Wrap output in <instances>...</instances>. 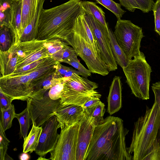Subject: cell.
I'll return each instance as SVG.
<instances>
[{
	"mask_svg": "<svg viewBox=\"0 0 160 160\" xmlns=\"http://www.w3.org/2000/svg\"><path fill=\"white\" fill-rule=\"evenodd\" d=\"M128 132L122 119L108 116L95 127L84 160H132L125 141Z\"/></svg>",
	"mask_w": 160,
	"mask_h": 160,
	"instance_id": "cell-1",
	"label": "cell"
},
{
	"mask_svg": "<svg viewBox=\"0 0 160 160\" xmlns=\"http://www.w3.org/2000/svg\"><path fill=\"white\" fill-rule=\"evenodd\" d=\"M82 0H69L51 8L43 9L38 26V39H59L65 42L75 19L82 9Z\"/></svg>",
	"mask_w": 160,
	"mask_h": 160,
	"instance_id": "cell-2",
	"label": "cell"
},
{
	"mask_svg": "<svg viewBox=\"0 0 160 160\" xmlns=\"http://www.w3.org/2000/svg\"><path fill=\"white\" fill-rule=\"evenodd\" d=\"M160 123L159 104L154 101L151 108L147 106L144 115L134 122L130 146L128 148L132 160H143L157 141Z\"/></svg>",
	"mask_w": 160,
	"mask_h": 160,
	"instance_id": "cell-3",
	"label": "cell"
},
{
	"mask_svg": "<svg viewBox=\"0 0 160 160\" xmlns=\"http://www.w3.org/2000/svg\"><path fill=\"white\" fill-rule=\"evenodd\" d=\"M82 10L83 8L75 19L72 31L66 42L74 49L92 73L106 76L109 73L107 65L101 58L96 56L89 42L82 20Z\"/></svg>",
	"mask_w": 160,
	"mask_h": 160,
	"instance_id": "cell-4",
	"label": "cell"
},
{
	"mask_svg": "<svg viewBox=\"0 0 160 160\" xmlns=\"http://www.w3.org/2000/svg\"><path fill=\"white\" fill-rule=\"evenodd\" d=\"M122 69L132 94L143 100L148 99L152 70L143 53L130 60L128 65Z\"/></svg>",
	"mask_w": 160,
	"mask_h": 160,
	"instance_id": "cell-5",
	"label": "cell"
},
{
	"mask_svg": "<svg viewBox=\"0 0 160 160\" xmlns=\"http://www.w3.org/2000/svg\"><path fill=\"white\" fill-rule=\"evenodd\" d=\"M75 73L71 77L63 78V88L61 97L62 106L73 104L82 106L87 101L101 94L95 90L98 84Z\"/></svg>",
	"mask_w": 160,
	"mask_h": 160,
	"instance_id": "cell-6",
	"label": "cell"
},
{
	"mask_svg": "<svg viewBox=\"0 0 160 160\" xmlns=\"http://www.w3.org/2000/svg\"><path fill=\"white\" fill-rule=\"evenodd\" d=\"M115 39L130 60L140 55L141 42L144 37L142 28L130 20L118 19L113 32Z\"/></svg>",
	"mask_w": 160,
	"mask_h": 160,
	"instance_id": "cell-7",
	"label": "cell"
},
{
	"mask_svg": "<svg viewBox=\"0 0 160 160\" xmlns=\"http://www.w3.org/2000/svg\"><path fill=\"white\" fill-rule=\"evenodd\" d=\"M80 122L61 128L54 149L49 159L76 160V149Z\"/></svg>",
	"mask_w": 160,
	"mask_h": 160,
	"instance_id": "cell-8",
	"label": "cell"
},
{
	"mask_svg": "<svg viewBox=\"0 0 160 160\" xmlns=\"http://www.w3.org/2000/svg\"><path fill=\"white\" fill-rule=\"evenodd\" d=\"M84 16L95 37L101 59L107 65L109 72L115 71L118 68L117 63L112 50L108 31L92 15L84 11Z\"/></svg>",
	"mask_w": 160,
	"mask_h": 160,
	"instance_id": "cell-9",
	"label": "cell"
},
{
	"mask_svg": "<svg viewBox=\"0 0 160 160\" xmlns=\"http://www.w3.org/2000/svg\"><path fill=\"white\" fill-rule=\"evenodd\" d=\"M49 91L45 93L42 98L37 100L29 97L26 100L27 106L32 122L36 126H40L52 116L61 106V98L51 99Z\"/></svg>",
	"mask_w": 160,
	"mask_h": 160,
	"instance_id": "cell-10",
	"label": "cell"
},
{
	"mask_svg": "<svg viewBox=\"0 0 160 160\" xmlns=\"http://www.w3.org/2000/svg\"><path fill=\"white\" fill-rule=\"evenodd\" d=\"M34 88L28 74L0 76V91L14 100L26 101L32 95Z\"/></svg>",
	"mask_w": 160,
	"mask_h": 160,
	"instance_id": "cell-11",
	"label": "cell"
},
{
	"mask_svg": "<svg viewBox=\"0 0 160 160\" xmlns=\"http://www.w3.org/2000/svg\"><path fill=\"white\" fill-rule=\"evenodd\" d=\"M45 41L36 39L20 42L18 46V61L15 70L39 59L49 57L44 44Z\"/></svg>",
	"mask_w": 160,
	"mask_h": 160,
	"instance_id": "cell-12",
	"label": "cell"
},
{
	"mask_svg": "<svg viewBox=\"0 0 160 160\" xmlns=\"http://www.w3.org/2000/svg\"><path fill=\"white\" fill-rule=\"evenodd\" d=\"M58 126V122L55 115L40 126L42 130L35 151L36 153L40 157H43L54 149L59 135L57 132Z\"/></svg>",
	"mask_w": 160,
	"mask_h": 160,
	"instance_id": "cell-13",
	"label": "cell"
},
{
	"mask_svg": "<svg viewBox=\"0 0 160 160\" xmlns=\"http://www.w3.org/2000/svg\"><path fill=\"white\" fill-rule=\"evenodd\" d=\"M96 126L92 119L83 113L80 121L76 149V160H84Z\"/></svg>",
	"mask_w": 160,
	"mask_h": 160,
	"instance_id": "cell-14",
	"label": "cell"
},
{
	"mask_svg": "<svg viewBox=\"0 0 160 160\" xmlns=\"http://www.w3.org/2000/svg\"><path fill=\"white\" fill-rule=\"evenodd\" d=\"M83 113L84 109L81 106L71 104L61 106V105L55 113L58 122V128L79 122Z\"/></svg>",
	"mask_w": 160,
	"mask_h": 160,
	"instance_id": "cell-15",
	"label": "cell"
},
{
	"mask_svg": "<svg viewBox=\"0 0 160 160\" xmlns=\"http://www.w3.org/2000/svg\"><path fill=\"white\" fill-rule=\"evenodd\" d=\"M107 112L111 115L118 111L122 106V83L120 77L115 76L110 87L107 98Z\"/></svg>",
	"mask_w": 160,
	"mask_h": 160,
	"instance_id": "cell-16",
	"label": "cell"
},
{
	"mask_svg": "<svg viewBox=\"0 0 160 160\" xmlns=\"http://www.w3.org/2000/svg\"><path fill=\"white\" fill-rule=\"evenodd\" d=\"M60 62L54 58L48 57L34 69L28 74L34 87L56 72L55 65Z\"/></svg>",
	"mask_w": 160,
	"mask_h": 160,
	"instance_id": "cell-17",
	"label": "cell"
},
{
	"mask_svg": "<svg viewBox=\"0 0 160 160\" xmlns=\"http://www.w3.org/2000/svg\"><path fill=\"white\" fill-rule=\"evenodd\" d=\"M18 46L13 44L7 51H0L1 76L9 75L15 71L18 61Z\"/></svg>",
	"mask_w": 160,
	"mask_h": 160,
	"instance_id": "cell-18",
	"label": "cell"
},
{
	"mask_svg": "<svg viewBox=\"0 0 160 160\" xmlns=\"http://www.w3.org/2000/svg\"><path fill=\"white\" fill-rule=\"evenodd\" d=\"M22 0L13 1L11 22L9 27L13 36V44H19L22 35L21 25L22 22Z\"/></svg>",
	"mask_w": 160,
	"mask_h": 160,
	"instance_id": "cell-19",
	"label": "cell"
},
{
	"mask_svg": "<svg viewBox=\"0 0 160 160\" xmlns=\"http://www.w3.org/2000/svg\"><path fill=\"white\" fill-rule=\"evenodd\" d=\"M45 0H40L35 15L30 23L24 29L21 38V42L38 39V26L40 17L43 8Z\"/></svg>",
	"mask_w": 160,
	"mask_h": 160,
	"instance_id": "cell-20",
	"label": "cell"
},
{
	"mask_svg": "<svg viewBox=\"0 0 160 160\" xmlns=\"http://www.w3.org/2000/svg\"><path fill=\"white\" fill-rule=\"evenodd\" d=\"M40 0H22L21 28L22 33L34 17Z\"/></svg>",
	"mask_w": 160,
	"mask_h": 160,
	"instance_id": "cell-21",
	"label": "cell"
},
{
	"mask_svg": "<svg viewBox=\"0 0 160 160\" xmlns=\"http://www.w3.org/2000/svg\"><path fill=\"white\" fill-rule=\"evenodd\" d=\"M82 6L86 12L92 15L104 28L108 31L109 28L105 19V13L102 9L92 2L82 1Z\"/></svg>",
	"mask_w": 160,
	"mask_h": 160,
	"instance_id": "cell-22",
	"label": "cell"
},
{
	"mask_svg": "<svg viewBox=\"0 0 160 160\" xmlns=\"http://www.w3.org/2000/svg\"><path fill=\"white\" fill-rule=\"evenodd\" d=\"M42 128L32 124V129L27 137L24 139L23 152L32 153L35 151L38 144Z\"/></svg>",
	"mask_w": 160,
	"mask_h": 160,
	"instance_id": "cell-23",
	"label": "cell"
},
{
	"mask_svg": "<svg viewBox=\"0 0 160 160\" xmlns=\"http://www.w3.org/2000/svg\"><path fill=\"white\" fill-rule=\"evenodd\" d=\"M108 32L112 50L116 62L122 68H125L130 60L118 44L112 30L109 28Z\"/></svg>",
	"mask_w": 160,
	"mask_h": 160,
	"instance_id": "cell-24",
	"label": "cell"
},
{
	"mask_svg": "<svg viewBox=\"0 0 160 160\" xmlns=\"http://www.w3.org/2000/svg\"><path fill=\"white\" fill-rule=\"evenodd\" d=\"M18 120L20 126V138L25 139L27 136L29 127L32 122L27 107L22 112L16 114V117Z\"/></svg>",
	"mask_w": 160,
	"mask_h": 160,
	"instance_id": "cell-25",
	"label": "cell"
},
{
	"mask_svg": "<svg viewBox=\"0 0 160 160\" xmlns=\"http://www.w3.org/2000/svg\"><path fill=\"white\" fill-rule=\"evenodd\" d=\"M13 38L12 30L9 26L3 25L0 28V51L9 50L13 44Z\"/></svg>",
	"mask_w": 160,
	"mask_h": 160,
	"instance_id": "cell-26",
	"label": "cell"
},
{
	"mask_svg": "<svg viewBox=\"0 0 160 160\" xmlns=\"http://www.w3.org/2000/svg\"><path fill=\"white\" fill-rule=\"evenodd\" d=\"M105 104L100 101L95 106L85 111L84 113L89 116L93 120V123L96 126L103 122V118L105 112Z\"/></svg>",
	"mask_w": 160,
	"mask_h": 160,
	"instance_id": "cell-27",
	"label": "cell"
},
{
	"mask_svg": "<svg viewBox=\"0 0 160 160\" xmlns=\"http://www.w3.org/2000/svg\"><path fill=\"white\" fill-rule=\"evenodd\" d=\"M12 0H0V26H9L11 22Z\"/></svg>",
	"mask_w": 160,
	"mask_h": 160,
	"instance_id": "cell-28",
	"label": "cell"
},
{
	"mask_svg": "<svg viewBox=\"0 0 160 160\" xmlns=\"http://www.w3.org/2000/svg\"><path fill=\"white\" fill-rule=\"evenodd\" d=\"M0 125L5 131L11 128L12 126L13 119L16 117L14 105H12L8 108L0 111Z\"/></svg>",
	"mask_w": 160,
	"mask_h": 160,
	"instance_id": "cell-29",
	"label": "cell"
},
{
	"mask_svg": "<svg viewBox=\"0 0 160 160\" xmlns=\"http://www.w3.org/2000/svg\"><path fill=\"white\" fill-rule=\"evenodd\" d=\"M67 45L64 48L61 50L51 58L59 62H64L66 61L77 58L78 55L75 50L72 47Z\"/></svg>",
	"mask_w": 160,
	"mask_h": 160,
	"instance_id": "cell-30",
	"label": "cell"
},
{
	"mask_svg": "<svg viewBox=\"0 0 160 160\" xmlns=\"http://www.w3.org/2000/svg\"><path fill=\"white\" fill-rule=\"evenodd\" d=\"M99 3L112 12L118 19H121L126 11L121 7L120 3L116 2L112 0H95Z\"/></svg>",
	"mask_w": 160,
	"mask_h": 160,
	"instance_id": "cell-31",
	"label": "cell"
},
{
	"mask_svg": "<svg viewBox=\"0 0 160 160\" xmlns=\"http://www.w3.org/2000/svg\"><path fill=\"white\" fill-rule=\"evenodd\" d=\"M44 44L47 48L48 56L50 57L68 45L66 42L59 39L46 40Z\"/></svg>",
	"mask_w": 160,
	"mask_h": 160,
	"instance_id": "cell-32",
	"label": "cell"
},
{
	"mask_svg": "<svg viewBox=\"0 0 160 160\" xmlns=\"http://www.w3.org/2000/svg\"><path fill=\"white\" fill-rule=\"evenodd\" d=\"M0 125V160H13L7 153L9 140Z\"/></svg>",
	"mask_w": 160,
	"mask_h": 160,
	"instance_id": "cell-33",
	"label": "cell"
},
{
	"mask_svg": "<svg viewBox=\"0 0 160 160\" xmlns=\"http://www.w3.org/2000/svg\"><path fill=\"white\" fill-rule=\"evenodd\" d=\"M46 58L39 59L22 67L18 68L15 70L12 74L9 75L14 76L20 74H28L43 62Z\"/></svg>",
	"mask_w": 160,
	"mask_h": 160,
	"instance_id": "cell-34",
	"label": "cell"
},
{
	"mask_svg": "<svg viewBox=\"0 0 160 160\" xmlns=\"http://www.w3.org/2000/svg\"><path fill=\"white\" fill-rule=\"evenodd\" d=\"M64 62L69 64L77 69L83 77L87 78L91 76V72L88 69L86 68L80 62L78 58L66 61Z\"/></svg>",
	"mask_w": 160,
	"mask_h": 160,
	"instance_id": "cell-35",
	"label": "cell"
},
{
	"mask_svg": "<svg viewBox=\"0 0 160 160\" xmlns=\"http://www.w3.org/2000/svg\"><path fill=\"white\" fill-rule=\"evenodd\" d=\"M63 79L49 90L48 95L50 98L53 100L60 98L63 90Z\"/></svg>",
	"mask_w": 160,
	"mask_h": 160,
	"instance_id": "cell-36",
	"label": "cell"
},
{
	"mask_svg": "<svg viewBox=\"0 0 160 160\" xmlns=\"http://www.w3.org/2000/svg\"><path fill=\"white\" fill-rule=\"evenodd\" d=\"M154 18L155 31L160 36V0H157L152 10Z\"/></svg>",
	"mask_w": 160,
	"mask_h": 160,
	"instance_id": "cell-37",
	"label": "cell"
},
{
	"mask_svg": "<svg viewBox=\"0 0 160 160\" xmlns=\"http://www.w3.org/2000/svg\"><path fill=\"white\" fill-rule=\"evenodd\" d=\"M143 160H160V143L158 140L153 148Z\"/></svg>",
	"mask_w": 160,
	"mask_h": 160,
	"instance_id": "cell-38",
	"label": "cell"
},
{
	"mask_svg": "<svg viewBox=\"0 0 160 160\" xmlns=\"http://www.w3.org/2000/svg\"><path fill=\"white\" fill-rule=\"evenodd\" d=\"M143 13H148L152 10L155 2L153 0H135Z\"/></svg>",
	"mask_w": 160,
	"mask_h": 160,
	"instance_id": "cell-39",
	"label": "cell"
},
{
	"mask_svg": "<svg viewBox=\"0 0 160 160\" xmlns=\"http://www.w3.org/2000/svg\"><path fill=\"white\" fill-rule=\"evenodd\" d=\"M151 87L152 90L154 94V101H157L159 104L160 113V82H158L152 84ZM157 139L160 143V123Z\"/></svg>",
	"mask_w": 160,
	"mask_h": 160,
	"instance_id": "cell-40",
	"label": "cell"
},
{
	"mask_svg": "<svg viewBox=\"0 0 160 160\" xmlns=\"http://www.w3.org/2000/svg\"><path fill=\"white\" fill-rule=\"evenodd\" d=\"M14 100L11 97L6 95L0 91V111L4 110L10 107L12 101Z\"/></svg>",
	"mask_w": 160,
	"mask_h": 160,
	"instance_id": "cell-41",
	"label": "cell"
},
{
	"mask_svg": "<svg viewBox=\"0 0 160 160\" xmlns=\"http://www.w3.org/2000/svg\"><path fill=\"white\" fill-rule=\"evenodd\" d=\"M120 4L128 11L134 12L136 9H140L135 0H119Z\"/></svg>",
	"mask_w": 160,
	"mask_h": 160,
	"instance_id": "cell-42",
	"label": "cell"
},
{
	"mask_svg": "<svg viewBox=\"0 0 160 160\" xmlns=\"http://www.w3.org/2000/svg\"><path fill=\"white\" fill-rule=\"evenodd\" d=\"M56 68L55 73L58 76L63 78L64 75L71 68L64 66L58 62L55 65Z\"/></svg>",
	"mask_w": 160,
	"mask_h": 160,
	"instance_id": "cell-43",
	"label": "cell"
},
{
	"mask_svg": "<svg viewBox=\"0 0 160 160\" xmlns=\"http://www.w3.org/2000/svg\"><path fill=\"white\" fill-rule=\"evenodd\" d=\"M100 101V98L95 97L87 101L82 106L84 111L88 110L96 105Z\"/></svg>",
	"mask_w": 160,
	"mask_h": 160,
	"instance_id": "cell-44",
	"label": "cell"
},
{
	"mask_svg": "<svg viewBox=\"0 0 160 160\" xmlns=\"http://www.w3.org/2000/svg\"><path fill=\"white\" fill-rule=\"evenodd\" d=\"M75 73H78L81 75V73L78 70H76L71 68L64 75L63 78H69L72 77Z\"/></svg>",
	"mask_w": 160,
	"mask_h": 160,
	"instance_id": "cell-45",
	"label": "cell"
},
{
	"mask_svg": "<svg viewBox=\"0 0 160 160\" xmlns=\"http://www.w3.org/2000/svg\"><path fill=\"white\" fill-rule=\"evenodd\" d=\"M30 156L27 153L23 152L19 156V159L21 160H28L30 159Z\"/></svg>",
	"mask_w": 160,
	"mask_h": 160,
	"instance_id": "cell-46",
	"label": "cell"
},
{
	"mask_svg": "<svg viewBox=\"0 0 160 160\" xmlns=\"http://www.w3.org/2000/svg\"><path fill=\"white\" fill-rule=\"evenodd\" d=\"M49 160V159H46L45 158H42V157H40L38 158V160Z\"/></svg>",
	"mask_w": 160,
	"mask_h": 160,
	"instance_id": "cell-47",
	"label": "cell"
},
{
	"mask_svg": "<svg viewBox=\"0 0 160 160\" xmlns=\"http://www.w3.org/2000/svg\"><path fill=\"white\" fill-rule=\"evenodd\" d=\"M12 1H18V0H12Z\"/></svg>",
	"mask_w": 160,
	"mask_h": 160,
	"instance_id": "cell-48",
	"label": "cell"
}]
</instances>
